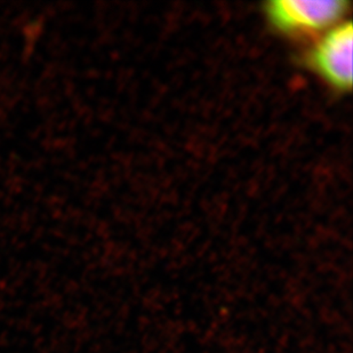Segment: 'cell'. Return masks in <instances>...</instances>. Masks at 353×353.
I'll use <instances>...</instances> for the list:
<instances>
[{
    "mask_svg": "<svg viewBox=\"0 0 353 353\" xmlns=\"http://www.w3.org/2000/svg\"><path fill=\"white\" fill-rule=\"evenodd\" d=\"M353 28L351 22L337 24L320 38L310 54L316 72L340 90L352 86Z\"/></svg>",
    "mask_w": 353,
    "mask_h": 353,
    "instance_id": "obj_2",
    "label": "cell"
},
{
    "mask_svg": "<svg viewBox=\"0 0 353 353\" xmlns=\"http://www.w3.org/2000/svg\"><path fill=\"white\" fill-rule=\"evenodd\" d=\"M347 10L345 0H274L267 7L274 27L292 36L330 30L341 23Z\"/></svg>",
    "mask_w": 353,
    "mask_h": 353,
    "instance_id": "obj_1",
    "label": "cell"
}]
</instances>
